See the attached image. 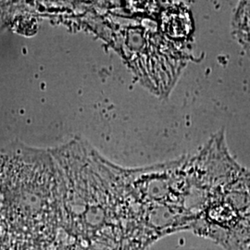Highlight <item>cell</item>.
I'll use <instances>...</instances> for the list:
<instances>
[{
  "mask_svg": "<svg viewBox=\"0 0 250 250\" xmlns=\"http://www.w3.org/2000/svg\"><path fill=\"white\" fill-rule=\"evenodd\" d=\"M232 35L250 59V1L240 2L234 9Z\"/></svg>",
  "mask_w": 250,
  "mask_h": 250,
  "instance_id": "obj_1",
  "label": "cell"
}]
</instances>
